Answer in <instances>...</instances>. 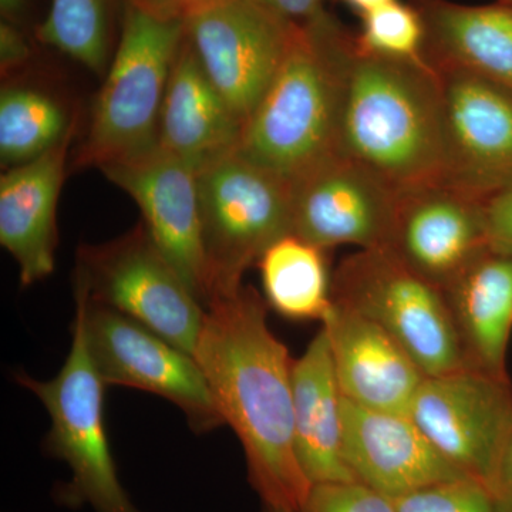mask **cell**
I'll list each match as a JSON object with an SVG mask.
<instances>
[{
  "label": "cell",
  "mask_w": 512,
  "mask_h": 512,
  "mask_svg": "<svg viewBox=\"0 0 512 512\" xmlns=\"http://www.w3.org/2000/svg\"><path fill=\"white\" fill-rule=\"evenodd\" d=\"M194 357L237 434L248 480L266 510L299 512L312 484L293 439L292 363L251 286L207 306Z\"/></svg>",
  "instance_id": "obj_1"
},
{
  "label": "cell",
  "mask_w": 512,
  "mask_h": 512,
  "mask_svg": "<svg viewBox=\"0 0 512 512\" xmlns=\"http://www.w3.org/2000/svg\"><path fill=\"white\" fill-rule=\"evenodd\" d=\"M338 156L397 192L443 180V99L429 63L366 52L345 29Z\"/></svg>",
  "instance_id": "obj_2"
},
{
  "label": "cell",
  "mask_w": 512,
  "mask_h": 512,
  "mask_svg": "<svg viewBox=\"0 0 512 512\" xmlns=\"http://www.w3.org/2000/svg\"><path fill=\"white\" fill-rule=\"evenodd\" d=\"M345 29L326 10L298 23L274 82L245 124L238 154L292 185L338 156Z\"/></svg>",
  "instance_id": "obj_3"
},
{
  "label": "cell",
  "mask_w": 512,
  "mask_h": 512,
  "mask_svg": "<svg viewBox=\"0 0 512 512\" xmlns=\"http://www.w3.org/2000/svg\"><path fill=\"white\" fill-rule=\"evenodd\" d=\"M184 36L183 20L161 18L128 0L77 167L100 170L158 147L161 110Z\"/></svg>",
  "instance_id": "obj_4"
},
{
  "label": "cell",
  "mask_w": 512,
  "mask_h": 512,
  "mask_svg": "<svg viewBox=\"0 0 512 512\" xmlns=\"http://www.w3.org/2000/svg\"><path fill=\"white\" fill-rule=\"evenodd\" d=\"M72 346L52 380L18 373L16 382L30 390L49 413L52 427L46 448L67 463L72 480L59 491L70 507L90 505L94 512H140L121 485L103 419V380L90 355L86 335V295L74 284Z\"/></svg>",
  "instance_id": "obj_5"
},
{
  "label": "cell",
  "mask_w": 512,
  "mask_h": 512,
  "mask_svg": "<svg viewBox=\"0 0 512 512\" xmlns=\"http://www.w3.org/2000/svg\"><path fill=\"white\" fill-rule=\"evenodd\" d=\"M292 184L235 153L198 171L208 303L234 295L266 249L292 234Z\"/></svg>",
  "instance_id": "obj_6"
},
{
  "label": "cell",
  "mask_w": 512,
  "mask_h": 512,
  "mask_svg": "<svg viewBox=\"0 0 512 512\" xmlns=\"http://www.w3.org/2000/svg\"><path fill=\"white\" fill-rule=\"evenodd\" d=\"M333 301L392 335L427 377L468 367L443 289L384 249H360L332 276Z\"/></svg>",
  "instance_id": "obj_7"
},
{
  "label": "cell",
  "mask_w": 512,
  "mask_h": 512,
  "mask_svg": "<svg viewBox=\"0 0 512 512\" xmlns=\"http://www.w3.org/2000/svg\"><path fill=\"white\" fill-rule=\"evenodd\" d=\"M90 301L153 330L194 356L204 323V305L168 262L144 224L77 254L76 279Z\"/></svg>",
  "instance_id": "obj_8"
},
{
  "label": "cell",
  "mask_w": 512,
  "mask_h": 512,
  "mask_svg": "<svg viewBox=\"0 0 512 512\" xmlns=\"http://www.w3.org/2000/svg\"><path fill=\"white\" fill-rule=\"evenodd\" d=\"M90 355L106 386L157 394L175 404L195 433L225 424L195 357L123 313L90 301L86 288Z\"/></svg>",
  "instance_id": "obj_9"
},
{
  "label": "cell",
  "mask_w": 512,
  "mask_h": 512,
  "mask_svg": "<svg viewBox=\"0 0 512 512\" xmlns=\"http://www.w3.org/2000/svg\"><path fill=\"white\" fill-rule=\"evenodd\" d=\"M409 416L453 466L488 488L512 436L510 376L464 367L426 377Z\"/></svg>",
  "instance_id": "obj_10"
},
{
  "label": "cell",
  "mask_w": 512,
  "mask_h": 512,
  "mask_svg": "<svg viewBox=\"0 0 512 512\" xmlns=\"http://www.w3.org/2000/svg\"><path fill=\"white\" fill-rule=\"evenodd\" d=\"M296 25L255 0H221L185 20L205 73L244 127L274 82Z\"/></svg>",
  "instance_id": "obj_11"
},
{
  "label": "cell",
  "mask_w": 512,
  "mask_h": 512,
  "mask_svg": "<svg viewBox=\"0 0 512 512\" xmlns=\"http://www.w3.org/2000/svg\"><path fill=\"white\" fill-rule=\"evenodd\" d=\"M436 72L443 99V181L487 201L512 187V90L466 70Z\"/></svg>",
  "instance_id": "obj_12"
},
{
  "label": "cell",
  "mask_w": 512,
  "mask_h": 512,
  "mask_svg": "<svg viewBox=\"0 0 512 512\" xmlns=\"http://www.w3.org/2000/svg\"><path fill=\"white\" fill-rule=\"evenodd\" d=\"M292 234L330 251L384 249L399 192L348 158L335 156L292 185Z\"/></svg>",
  "instance_id": "obj_13"
},
{
  "label": "cell",
  "mask_w": 512,
  "mask_h": 512,
  "mask_svg": "<svg viewBox=\"0 0 512 512\" xmlns=\"http://www.w3.org/2000/svg\"><path fill=\"white\" fill-rule=\"evenodd\" d=\"M488 244L485 201L439 180L399 192L384 251L444 289Z\"/></svg>",
  "instance_id": "obj_14"
},
{
  "label": "cell",
  "mask_w": 512,
  "mask_h": 512,
  "mask_svg": "<svg viewBox=\"0 0 512 512\" xmlns=\"http://www.w3.org/2000/svg\"><path fill=\"white\" fill-rule=\"evenodd\" d=\"M100 171L136 201L151 238L207 308L208 269L202 247L198 171L160 147Z\"/></svg>",
  "instance_id": "obj_15"
},
{
  "label": "cell",
  "mask_w": 512,
  "mask_h": 512,
  "mask_svg": "<svg viewBox=\"0 0 512 512\" xmlns=\"http://www.w3.org/2000/svg\"><path fill=\"white\" fill-rule=\"evenodd\" d=\"M343 457L359 483L396 500L468 477L406 413L379 412L342 396Z\"/></svg>",
  "instance_id": "obj_16"
},
{
  "label": "cell",
  "mask_w": 512,
  "mask_h": 512,
  "mask_svg": "<svg viewBox=\"0 0 512 512\" xmlns=\"http://www.w3.org/2000/svg\"><path fill=\"white\" fill-rule=\"evenodd\" d=\"M322 326L342 396L367 409L409 414L427 376L403 346L373 320L335 301Z\"/></svg>",
  "instance_id": "obj_17"
},
{
  "label": "cell",
  "mask_w": 512,
  "mask_h": 512,
  "mask_svg": "<svg viewBox=\"0 0 512 512\" xmlns=\"http://www.w3.org/2000/svg\"><path fill=\"white\" fill-rule=\"evenodd\" d=\"M73 134L0 177V244L18 264L22 286L55 272L57 202Z\"/></svg>",
  "instance_id": "obj_18"
},
{
  "label": "cell",
  "mask_w": 512,
  "mask_h": 512,
  "mask_svg": "<svg viewBox=\"0 0 512 512\" xmlns=\"http://www.w3.org/2000/svg\"><path fill=\"white\" fill-rule=\"evenodd\" d=\"M244 124L212 84L187 32L161 110L158 147L201 171L238 151Z\"/></svg>",
  "instance_id": "obj_19"
},
{
  "label": "cell",
  "mask_w": 512,
  "mask_h": 512,
  "mask_svg": "<svg viewBox=\"0 0 512 512\" xmlns=\"http://www.w3.org/2000/svg\"><path fill=\"white\" fill-rule=\"evenodd\" d=\"M443 292L466 365L508 376L512 252L488 244Z\"/></svg>",
  "instance_id": "obj_20"
},
{
  "label": "cell",
  "mask_w": 512,
  "mask_h": 512,
  "mask_svg": "<svg viewBox=\"0 0 512 512\" xmlns=\"http://www.w3.org/2000/svg\"><path fill=\"white\" fill-rule=\"evenodd\" d=\"M293 439L309 483L356 481L343 457L342 393L325 326L292 363Z\"/></svg>",
  "instance_id": "obj_21"
},
{
  "label": "cell",
  "mask_w": 512,
  "mask_h": 512,
  "mask_svg": "<svg viewBox=\"0 0 512 512\" xmlns=\"http://www.w3.org/2000/svg\"><path fill=\"white\" fill-rule=\"evenodd\" d=\"M412 3L423 18L424 56L433 69L466 70L512 90V3Z\"/></svg>",
  "instance_id": "obj_22"
},
{
  "label": "cell",
  "mask_w": 512,
  "mask_h": 512,
  "mask_svg": "<svg viewBox=\"0 0 512 512\" xmlns=\"http://www.w3.org/2000/svg\"><path fill=\"white\" fill-rule=\"evenodd\" d=\"M326 252L293 234L266 249L258 266L268 308L284 318L323 322L333 303Z\"/></svg>",
  "instance_id": "obj_23"
},
{
  "label": "cell",
  "mask_w": 512,
  "mask_h": 512,
  "mask_svg": "<svg viewBox=\"0 0 512 512\" xmlns=\"http://www.w3.org/2000/svg\"><path fill=\"white\" fill-rule=\"evenodd\" d=\"M74 130L62 103L32 86H6L0 94V161L19 167L52 150Z\"/></svg>",
  "instance_id": "obj_24"
},
{
  "label": "cell",
  "mask_w": 512,
  "mask_h": 512,
  "mask_svg": "<svg viewBox=\"0 0 512 512\" xmlns=\"http://www.w3.org/2000/svg\"><path fill=\"white\" fill-rule=\"evenodd\" d=\"M111 0H52L37 37L97 74L111 60Z\"/></svg>",
  "instance_id": "obj_25"
},
{
  "label": "cell",
  "mask_w": 512,
  "mask_h": 512,
  "mask_svg": "<svg viewBox=\"0 0 512 512\" xmlns=\"http://www.w3.org/2000/svg\"><path fill=\"white\" fill-rule=\"evenodd\" d=\"M356 39L366 52L390 59L427 63L424 56L426 30L419 9L412 2L394 0L366 13L362 16V30Z\"/></svg>",
  "instance_id": "obj_26"
},
{
  "label": "cell",
  "mask_w": 512,
  "mask_h": 512,
  "mask_svg": "<svg viewBox=\"0 0 512 512\" xmlns=\"http://www.w3.org/2000/svg\"><path fill=\"white\" fill-rule=\"evenodd\" d=\"M397 512H497L490 491L464 477L396 498Z\"/></svg>",
  "instance_id": "obj_27"
},
{
  "label": "cell",
  "mask_w": 512,
  "mask_h": 512,
  "mask_svg": "<svg viewBox=\"0 0 512 512\" xmlns=\"http://www.w3.org/2000/svg\"><path fill=\"white\" fill-rule=\"evenodd\" d=\"M299 512H397L392 498L359 483L313 484Z\"/></svg>",
  "instance_id": "obj_28"
},
{
  "label": "cell",
  "mask_w": 512,
  "mask_h": 512,
  "mask_svg": "<svg viewBox=\"0 0 512 512\" xmlns=\"http://www.w3.org/2000/svg\"><path fill=\"white\" fill-rule=\"evenodd\" d=\"M488 242L512 252V187L485 201Z\"/></svg>",
  "instance_id": "obj_29"
},
{
  "label": "cell",
  "mask_w": 512,
  "mask_h": 512,
  "mask_svg": "<svg viewBox=\"0 0 512 512\" xmlns=\"http://www.w3.org/2000/svg\"><path fill=\"white\" fill-rule=\"evenodd\" d=\"M30 57V46L15 23L2 20L0 23V69L5 74L16 72L25 66Z\"/></svg>",
  "instance_id": "obj_30"
},
{
  "label": "cell",
  "mask_w": 512,
  "mask_h": 512,
  "mask_svg": "<svg viewBox=\"0 0 512 512\" xmlns=\"http://www.w3.org/2000/svg\"><path fill=\"white\" fill-rule=\"evenodd\" d=\"M140 8L165 19L188 20L195 13L210 8L221 0H130Z\"/></svg>",
  "instance_id": "obj_31"
},
{
  "label": "cell",
  "mask_w": 512,
  "mask_h": 512,
  "mask_svg": "<svg viewBox=\"0 0 512 512\" xmlns=\"http://www.w3.org/2000/svg\"><path fill=\"white\" fill-rule=\"evenodd\" d=\"M497 512H512V436L488 487Z\"/></svg>",
  "instance_id": "obj_32"
},
{
  "label": "cell",
  "mask_w": 512,
  "mask_h": 512,
  "mask_svg": "<svg viewBox=\"0 0 512 512\" xmlns=\"http://www.w3.org/2000/svg\"><path fill=\"white\" fill-rule=\"evenodd\" d=\"M289 22L303 23L315 18L323 8L325 0H255Z\"/></svg>",
  "instance_id": "obj_33"
},
{
  "label": "cell",
  "mask_w": 512,
  "mask_h": 512,
  "mask_svg": "<svg viewBox=\"0 0 512 512\" xmlns=\"http://www.w3.org/2000/svg\"><path fill=\"white\" fill-rule=\"evenodd\" d=\"M0 10H2V20L18 25V19L25 10V0H0Z\"/></svg>",
  "instance_id": "obj_34"
},
{
  "label": "cell",
  "mask_w": 512,
  "mask_h": 512,
  "mask_svg": "<svg viewBox=\"0 0 512 512\" xmlns=\"http://www.w3.org/2000/svg\"><path fill=\"white\" fill-rule=\"evenodd\" d=\"M340 2L345 3L350 9L355 10L356 13H359L360 18H362L366 13L372 12V10L377 8H382V6L394 2V0H340Z\"/></svg>",
  "instance_id": "obj_35"
},
{
  "label": "cell",
  "mask_w": 512,
  "mask_h": 512,
  "mask_svg": "<svg viewBox=\"0 0 512 512\" xmlns=\"http://www.w3.org/2000/svg\"><path fill=\"white\" fill-rule=\"evenodd\" d=\"M265 512H293V511H284V510H266V508H265Z\"/></svg>",
  "instance_id": "obj_36"
},
{
  "label": "cell",
  "mask_w": 512,
  "mask_h": 512,
  "mask_svg": "<svg viewBox=\"0 0 512 512\" xmlns=\"http://www.w3.org/2000/svg\"><path fill=\"white\" fill-rule=\"evenodd\" d=\"M501 2L512 3V0H501Z\"/></svg>",
  "instance_id": "obj_37"
}]
</instances>
